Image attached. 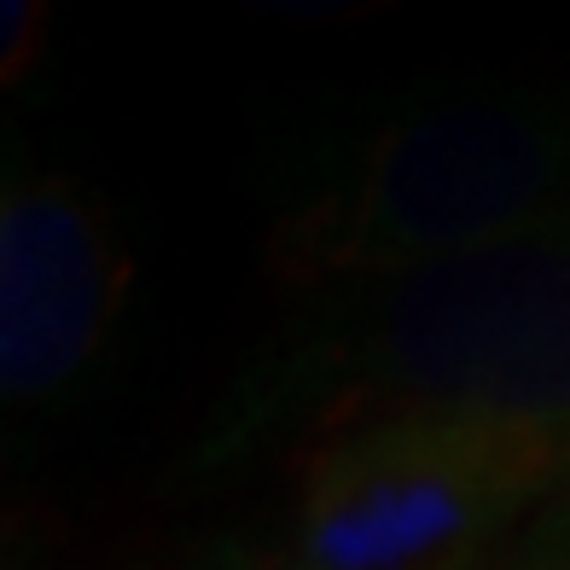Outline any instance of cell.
Returning a JSON list of instances; mask_svg holds the SVG:
<instances>
[{
  "label": "cell",
  "instance_id": "obj_4",
  "mask_svg": "<svg viewBox=\"0 0 570 570\" xmlns=\"http://www.w3.org/2000/svg\"><path fill=\"white\" fill-rule=\"evenodd\" d=\"M122 308V250L99 204L59 175L0 193V396L36 407L82 384Z\"/></svg>",
  "mask_w": 570,
  "mask_h": 570
},
{
  "label": "cell",
  "instance_id": "obj_5",
  "mask_svg": "<svg viewBox=\"0 0 570 570\" xmlns=\"http://www.w3.org/2000/svg\"><path fill=\"white\" fill-rule=\"evenodd\" d=\"M47 41V0H0V82L18 88Z\"/></svg>",
  "mask_w": 570,
  "mask_h": 570
},
{
  "label": "cell",
  "instance_id": "obj_2",
  "mask_svg": "<svg viewBox=\"0 0 570 570\" xmlns=\"http://www.w3.org/2000/svg\"><path fill=\"white\" fill-rule=\"evenodd\" d=\"M570 210V106L541 88H454L396 106L268 233L303 292L407 274Z\"/></svg>",
  "mask_w": 570,
  "mask_h": 570
},
{
  "label": "cell",
  "instance_id": "obj_6",
  "mask_svg": "<svg viewBox=\"0 0 570 570\" xmlns=\"http://www.w3.org/2000/svg\"><path fill=\"white\" fill-rule=\"evenodd\" d=\"M245 7L285 18V23H344V18H367L384 12L391 0H245Z\"/></svg>",
  "mask_w": 570,
  "mask_h": 570
},
{
  "label": "cell",
  "instance_id": "obj_1",
  "mask_svg": "<svg viewBox=\"0 0 570 570\" xmlns=\"http://www.w3.org/2000/svg\"><path fill=\"white\" fill-rule=\"evenodd\" d=\"M472 420L570 460V210L443 263L338 285L233 396L227 443L292 413Z\"/></svg>",
  "mask_w": 570,
  "mask_h": 570
},
{
  "label": "cell",
  "instance_id": "obj_3",
  "mask_svg": "<svg viewBox=\"0 0 570 570\" xmlns=\"http://www.w3.org/2000/svg\"><path fill=\"white\" fill-rule=\"evenodd\" d=\"M535 436L472 420H367L308 460L285 570H483L564 472Z\"/></svg>",
  "mask_w": 570,
  "mask_h": 570
}]
</instances>
